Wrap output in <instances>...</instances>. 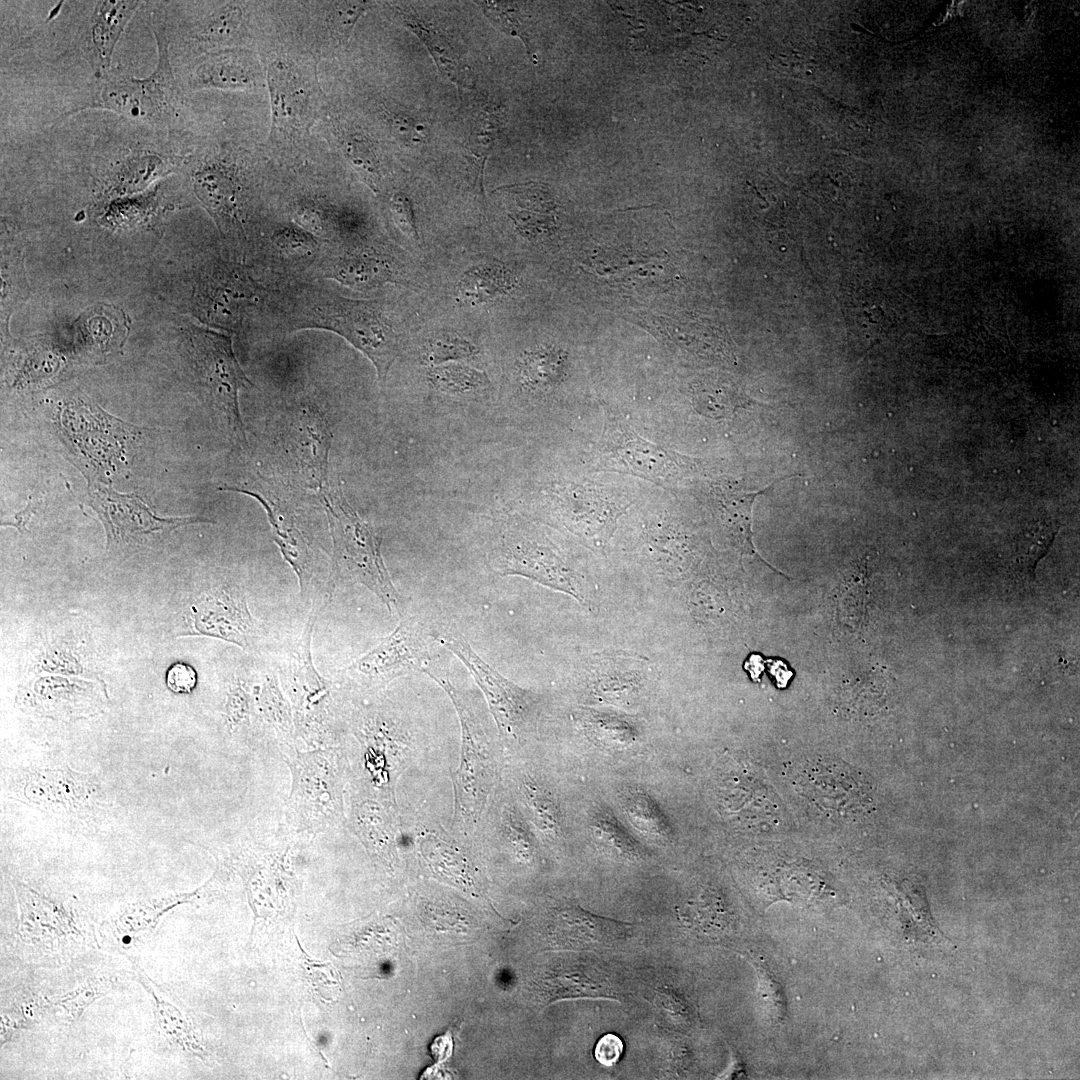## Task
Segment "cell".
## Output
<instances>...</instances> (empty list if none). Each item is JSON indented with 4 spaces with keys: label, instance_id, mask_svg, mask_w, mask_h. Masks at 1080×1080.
<instances>
[{
    "label": "cell",
    "instance_id": "6da1fadb",
    "mask_svg": "<svg viewBox=\"0 0 1080 1080\" xmlns=\"http://www.w3.org/2000/svg\"><path fill=\"white\" fill-rule=\"evenodd\" d=\"M450 697L461 726V757L453 773V828L457 836H473L501 782L504 748L493 717L477 692L462 689L442 668L425 671Z\"/></svg>",
    "mask_w": 1080,
    "mask_h": 1080
},
{
    "label": "cell",
    "instance_id": "7a4b0ae2",
    "mask_svg": "<svg viewBox=\"0 0 1080 1080\" xmlns=\"http://www.w3.org/2000/svg\"><path fill=\"white\" fill-rule=\"evenodd\" d=\"M288 323L292 330L315 328L339 334L373 363L381 383L401 349L399 334L375 302L323 289L296 293L288 310Z\"/></svg>",
    "mask_w": 1080,
    "mask_h": 1080
},
{
    "label": "cell",
    "instance_id": "3957f363",
    "mask_svg": "<svg viewBox=\"0 0 1080 1080\" xmlns=\"http://www.w3.org/2000/svg\"><path fill=\"white\" fill-rule=\"evenodd\" d=\"M281 754L292 774L285 810L292 833L314 837L344 826V791L352 777L344 749L333 746L302 752L294 747Z\"/></svg>",
    "mask_w": 1080,
    "mask_h": 1080
},
{
    "label": "cell",
    "instance_id": "277c9868",
    "mask_svg": "<svg viewBox=\"0 0 1080 1080\" xmlns=\"http://www.w3.org/2000/svg\"><path fill=\"white\" fill-rule=\"evenodd\" d=\"M333 540L331 589L336 580L364 585L389 609L400 613V596L381 555V538L348 504L339 485L321 491Z\"/></svg>",
    "mask_w": 1080,
    "mask_h": 1080
},
{
    "label": "cell",
    "instance_id": "5b68a950",
    "mask_svg": "<svg viewBox=\"0 0 1080 1080\" xmlns=\"http://www.w3.org/2000/svg\"><path fill=\"white\" fill-rule=\"evenodd\" d=\"M151 27L156 40L158 61L146 78L137 79L116 71L98 78L89 98L78 107L106 109L155 125H171L179 116L183 96L172 73L166 27L156 13Z\"/></svg>",
    "mask_w": 1080,
    "mask_h": 1080
},
{
    "label": "cell",
    "instance_id": "8992f818",
    "mask_svg": "<svg viewBox=\"0 0 1080 1080\" xmlns=\"http://www.w3.org/2000/svg\"><path fill=\"white\" fill-rule=\"evenodd\" d=\"M317 615L318 610L313 605L302 634L288 653L283 672V691L292 707L296 738L312 749L341 743L334 685L319 674L311 653Z\"/></svg>",
    "mask_w": 1080,
    "mask_h": 1080
},
{
    "label": "cell",
    "instance_id": "52a82bcc",
    "mask_svg": "<svg viewBox=\"0 0 1080 1080\" xmlns=\"http://www.w3.org/2000/svg\"><path fill=\"white\" fill-rule=\"evenodd\" d=\"M346 724L361 752L351 782L395 800V783L410 749L404 723L389 705L372 701L352 708Z\"/></svg>",
    "mask_w": 1080,
    "mask_h": 1080
},
{
    "label": "cell",
    "instance_id": "ba28073f",
    "mask_svg": "<svg viewBox=\"0 0 1080 1080\" xmlns=\"http://www.w3.org/2000/svg\"><path fill=\"white\" fill-rule=\"evenodd\" d=\"M487 559L489 567L501 576H523L578 601L583 599L576 574L561 550L521 520L508 517L498 524L490 539Z\"/></svg>",
    "mask_w": 1080,
    "mask_h": 1080
},
{
    "label": "cell",
    "instance_id": "9c48e42d",
    "mask_svg": "<svg viewBox=\"0 0 1080 1080\" xmlns=\"http://www.w3.org/2000/svg\"><path fill=\"white\" fill-rule=\"evenodd\" d=\"M437 644L436 632L422 622L401 619L389 635L342 670L339 682L355 693L374 694L397 678L425 673L435 665Z\"/></svg>",
    "mask_w": 1080,
    "mask_h": 1080
},
{
    "label": "cell",
    "instance_id": "30bf717a",
    "mask_svg": "<svg viewBox=\"0 0 1080 1080\" xmlns=\"http://www.w3.org/2000/svg\"><path fill=\"white\" fill-rule=\"evenodd\" d=\"M439 644L469 670L482 691L504 749L514 748L531 731L539 715L540 697L501 675L452 630L436 632Z\"/></svg>",
    "mask_w": 1080,
    "mask_h": 1080
},
{
    "label": "cell",
    "instance_id": "8fae6325",
    "mask_svg": "<svg viewBox=\"0 0 1080 1080\" xmlns=\"http://www.w3.org/2000/svg\"><path fill=\"white\" fill-rule=\"evenodd\" d=\"M544 502L553 519L583 539L605 543L618 517L626 509L625 498L607 487L590 482H568L545 490Z\"/></svg>",
    "mask_w": 1080,
    "mask_h": 1080
},
{
    "label": "cell",
    "instance_id": "7c38bea8",
    "mask_svg": "<svg viewBox=\"0 0 1080 1080\" xmlns=\"http://www.w3.org/2000/svg\"><path fill=\"white\" fill-rule=\"evenodd\" d=\"M88 503L104 524L107 545L115 548L140 545L180 526L211 522L199 517H159L138 495L119 493L102 483L89 486Z\"/></svg>",
    "mask_w": 1080,
    "mask_h": 1080
},
{
    "label": "cell",
    "instance_id": "4fadbf2b",
    "mask_svg": "<svg viewBox=\"0 0 1080 1080\" xmlns=\"http://www.w3.org/2000/svg\"><path fill=\"white\" fill-rule=\"evenodd\" d=\"M188 616L191 626L188 635L218 638L245 651L257 649L259 628L249 609L245 585L241 583L226 581L202 590L193 599Z\"/></svg>",
    "mask_w": 1080,
    "mask_h": 1080
},
{
    "label": "cell",
    "instance_id": "5bb4252c",
    "mask_svg": "<svg viewBox=\"0 0 1080 1080\" xmlns=\"http://www.w3.org/2000/svg\"><path fill=\"white\" fill-rule=\"evenodd\" d=\"M600 469L622 472L660 485L671 483L680 473L673 453L645 440L616 413H606L604 429L597 447Z\"/></svg>",
    "mask_w": 1080,
    "mask_h": 1080
},
{
    "label": "cell",
    "instance_id": "9a60e30c",
    "mask_svg": "<svg viewBox=\"0 0 1080 1080\" xmlns=\"http://www.w3.org/2000/svg\"><path fill=\"white\" fill-rule=\"evenodd\" d=\"M192 345L196 364L205 385L216 404L227 416L230 427L239 442H246L241 420L238 396L242 388L251 386L242 371L227 335L197 328L192 333Z\"/></svg>",
    "mask_w": 1080,
    "mask_h": 1080
},
{
    "label": "cell",
    "instance_id": "2e32d148",
    "mask_svg": "<svg viewBox=\"0 0 1080 1080\" xmlns=\"http://www.w3.org/2000/svg\"><path fill=\"white\" fill-rule=\"evenodd\" d=\"M88 417L85 400L68 403L62 412L61 422L66 436L77 446L83 457L99 468H115L114 460L123 462L127 444L135 442L141 432L139 428L126 424L103 412L97 405L88 402Z\"/></svg>",
    "mask_w": 1080,
    "mask_h": 1080
},
{
    "label": "cell",
    "instance_id": "e0dca14e",
    "mask_svg": "<svg viewBox=\"0 0 1080 1080\" xmlns=\"http://www.w3.org/2000/svg\"><path fill=\"white\" fill-rule=\"evenodd\" d=\"M267 84L272 110V134L295 139L308 130L314 119L315 89L310 79L293 61L276 58L267 67Z\"/></svg>",
    "mask_w": 1080,
    "mask_h": 1080
},
{
    "label": "cell",
    "instance_id": "ac0fdd59",
    "mask_svg": "<svg viewBox=\"0 0 1080 1080\" xmlns=\"http://www.w3.org/2000/svg\"><path fill=\"white\" fill-rule=\"evenodd\" d=\"M22 796L35 807L72 813L95 805L102 794L99 781L93 775L59 767L28 769Z\"/></svg>",
    "mask_w": 1080,
    "mask_h": 1080
},
{
    "label": "cell",
    "instance_id": "d6986e66",
    "mask_svg": "<svg viewBox=\"0 0 1080 1080\" xmlns=\"http://www.w3.org/2000/svg\"><path fill=\"white\" fill-rule=\"evenodd\" d=\"M109 157L99 173L100 192L106 197L142 190L178 166L176 156L146 145L121 148Z\"/></svg>",
    "mask_w": 1080,
    "mask_h": 1080
},
{
    "label": "cell",
    "instance_id": "ffe728a7",
    "mask_svg": "<svg viewBox=\"0 0 1080 1080\" xmlns=\"http://www.w3.org/2000/svg\"><path fill=\"white\" fill-rule=\"evenodd\" d=\"M17 701L22 709L43 717L69 720L99 712L106 695L102 687L89 683L41 679L21 690Z\"/></svg>",
    "mask_w": 1080,
    "mask_h": 1080
},
{
    "label": "cell",
    "instance_id": "44dd1931",
    "mask_svg": "<svg viewBox=\"0 0 1080 1080\" xmlns=\"http://www.w3.org/2000/svg\"><path fill=\"white\" fill-rule=\"evenodd\" d=\"M349 824L366 849L384 861L394 859L399 832L396 800L351 784Z\"/></svg>",
    "mask_w": 1080,
    "mask_h": 1080
},
{
    "label": "cell",
    "instance_id": "7402d4cb",
    "mask_svg": "<svg viewBox=\"0 0 1080 1080\" xmlns=\"http://www.w3.org/2000/svg\"><path fill=\"white\" fill-rule=\"evenodd\" d=\"M798 775V790L812 805L836 817L854 811L859 800L851 771L832 760H813Z\"/></svg>",
    "mask_w": 1080,
    "mask_h": 1080
},
{
    "label": "cell",
    "instance_id": "603a6c76",
    "mask_svg": "<svg viewBox=\"0 0 1080 1080\" xmlns=\"http://www.w3.org/2000/svg\"><path fill=\"white\" fill-rule=\"evenodd\" d=\"M92 4V13L84 33L83 50L84 57L99 78L109 71L114 48L141 2L105 0Z\"/></svg>",
    "mask_w": 1080,
    "mask_h": 1080
},
{
    "label": "cell",
    "instance_id": "cb8c5ba5",
    "mask_svg": "<svg viewBox=\"0 0 1080 1080\" xmlns=\"http://www.w3.org/2000/svg\"><path fill=\"white\" fill-rule=\"evenodd\" d=\"M264 77L251 52L225 48L205 54L193 69L189 84L193 90L253 89L263 85Z\"/></svg>",
    "mask_w": 1080,
    "mask_h": 1080
},
{
    "label": "cell",
    "instance_id": "d4e9b609",
    "mask_svg": "<svg viewBox=\"0 0 1080 1080\" xmlns=\"http://www.w3.org/2000/svg\"><path fill=\"white\" fill-rule=\"evenodd\" d=\"M194 191L222 230L239 223V189L231 168L219 159L202 163L193 174Z\"/></svg>",
    "mask_w": 1080,
    "mask_h": 1080
},
{
    "label": "cell",
    "instance_id": "484cf974",
    "mask_svg": "<svg viewBox=\"0 0 1080 1080\" xmlns=\"http://www.w3.org/2000/svg\"><path fill=\"white\" fill-rule=\"evenodd\" d=\"M449 836L440 829L422 828L418 831L417 840L422 857L440 877L465 890L476 889L468 858Z\"/></svg>",
    "mask_w": 1080,
    "mask_h": 1080
},
{
    "label": "cell",
    "instance_id": "4316f807",
    "mask_svg": "<svg viewBox=\"0 0 1080 1080\" xmlns=\"http://www.w3.org/2000/svg\"><path fill=\"white\" fill-rule=\"evenodd\" d=\"M629 927L628 923L600 917L574 906L559 912L557 935L567 945L603 947L624 939Z\"/></svg>",
    "mask_w": 1080,
    "mask_h": 1080
},
{
    "label": "cell",
    "instance_id": "83f0119b",
    "mask_svg": "<svg viewBox=\"0 0 1080 1080\" xmlns=\"http://www.w3.org/2000/svg\"><path fill=\"white\" fill-rule=\"evenodd\" d=\"M328 276L357 290H370L387 282H399V272L393 259L371 251L351 252L339 257L329 268Z\"/></svg>",
    "mask_w": 1080,
    "mask_h": 1080
},
{
    "label": "cell",
    "instance_id": "f1b7e54d",
    "mask_svg": "<svg viewBox=\"0 0 1080 1080\" xmlns=\"http://www.w3.org/2000/svg\"><path fill=\"white\" fill-rule=\"evenodd\" d=\"M76 327L84 349L96 355L120 349L129 330L124 312L106 304L85 311L76 321Z\"/></svg>",
    "mask_w": 1080,
    "mask_h": 1080
},
{
    "label": "cell",
    "instance_id": "f546056e",
    "mask_svg": "<svg viewBox=\"0 0 1080 1080\" xmlns=\"http://www.w3.org/2000/svg\"><path fill=\"white\" fill-rule=\"evenodd\" d=\"M257 684L253 674L244 670L232 676L225 691L223 725L229 736L243 738L244 743L263 730L256 711Z\"/></svg>",
    "mask_w": 1080,
    "mask_h": 1080
},
{
    "label": "cell",
    "instance_id": "4dcf8cb0",
    "mask_svg": "<svg viewBox=\"0 0 1080 1080\" xmlns=\"http://www.w3.org/2000/svg\"><path fill=\"white\" fill-rule=\"evenodd\" d=\"M518 281L500 262H483L466 270L455 287V299L463 305L477 306L511 293Z\"/></svg>",
    "mask_w": 1080,
    "mask_h": 1080
},
{
    "label": "cell",
    "instance_id": "1f68e13d",
    "mask_svg": "<svg viewBox=\"0 0 1080 1080\" xmlns=\"http://www.w3.org/2000/svg\"><path fill=\"white\" fill-rule=\"evenodd\" d=\"M256 711L263 730L274 733L286 751L296 747L292 707L280 688L278 675L272 671L265 672L257 684Z\"/></svg>",
    "mask_w": 1080,
    "mask_h": 1080
},
{
    "label": "cell",
    "instance_id": "d6a6232c",
    "mask_svg": "<svg viewBox=\"0 0 1080 1080\" xmlns=\"http://www.w3.org/2000/svg\"><path fill=\"white\" fill-rule=\"evenodd\" d=\"M639 658L627 655H600L589 666L594 673V694L604 700H617L633 694L641 686Z\"/></svg>",
    "mask_w": 1080,
    "mask_h": 1080
},
{
    "label": "cell",
    "instance_id": "836d02e7",
    "mask_svg": "<svg viewBox=\"0 0 1080 1080\" xmlns=\"http://www.w3.org/2000/svg\"><path fill=\"white\" fill-rule=\"evenodd\" d=\"M778 480L770 486L759 491L748 492L731 483L718 484L713 488V495L721 511V518L728 527L736 542L745 550H753L751 544V516L752 505L755 498L770 489Z\"/></svg>",
    "mask_w": 1080,
    "mask_h": 1080
},
{
    "label": "cell",
    "instance_id": "e575fe53",
    "mask_svg": "<svg viewBox=\"0 0 1080 1080\" xmlns=\"http://www.w3.org/2000/svg\"><path fill=\"white\" fill-rule=\"evenodd\" d=\"M500 189L509 192L518 207L508 214L514 227L535 230L556 223L555 203L545 185L530 182Z\"/></svg>",
    "mask_w": 1080,
    "mask_h": 1080
},
{
    "label": "cell",
    "instance_id": "d590c367",
    "mask_svg": "<svg viewBox=\"0 0 1080 1080\" xmlns=\"http://www.w3.org/2000/svg\"><path fill=\"white\" fill-rule=\"evenodd\" d=\"M400 21L415 33L426 45L439 71L459 87H468L470 76L448 41L433 29L424 25L416 14L404 7H392Z\"/></svg>",
    "mask_w": 1080,
    "mask_h": 1080
},
{
    "label": "cell",
    "instance_id": "8d00e7d4",
    "mask_svg": "<svg viewBox=\"0 0 1080 1080\" xmlns=\"http://www.w3.org/2000/svg\"><path fill=\"white\" fill-rule=\"evenodd\" d=\"M1058 527L1049 520L1038 519L1029 522L1015 538L1012 554L1014 571L1025 580L1035 578V568L1047 553Z\"/></svg>",
    "mask_w": 1080,
    "mask_h": 1080
},
{
    "label": "cell",
    "instance_id": "74e56055",
    "mask_svg": "<svg viewBox=\"0 0 1080 1080\" xmlns=\"http://www.w3.org/2000/svg\"><path fill=\"white\" fill-rule=\"evenodd\" d=\"M518 791L531 822L541 834L550 839L561 836L562 813L552 792L531 776L519 781Z\"/></svg>",
    "mask_w": 1080,
    "mask_h": 1080
},
{
    "label": "cell",
    "instance_id": "f35d334b",
    "mask_svg": "<svg viewBox=\"0 0 1080 1080\" xmlns=\"http://www.w3.org/2000/svg\"><path fill=\"white\" fill-rule=\"evenodd\" d=\"M567 354L552 346L526 352L519 363V374L530 388H548L558 384L565 375Z\"/></svg>",
    "mask_w": 1080,
    "mask_h": 1080
},
{
    "label": "cell",
    "instance_id": "ab89813d",
    "mask_svg": "<svg viewBox=\"0 0 1080 1080\" xmlns=\"http://www.w3.org/2000/svg\"><path fill=\"white\" fill-rule=\"evenodd\" d=\"M621 806L630 823L644 835L662 841L673 836L666 815L647 793L630 791L623 795Z\"/></svg>",
    "mask_w": 1080,
    "mask_h": 1080
},
{
    "label": "cell",
    "instance_id": "60d3db41",
    "mask_svg": "<svg viewBox=\"0 0 1080 1080\" xmlns=\"http://www.w3.org/2000/svg\"><path fill=\"white\" fill-rule=\"evenodd\" d=\"M244 13L237 3H226L209 14L195 29L193 39L203 47H221L234 40Z\"/></svg>",
    "mask_w": 1080,
    "mask_h": 1080
},
{
    "label": "cell",
    "instance_id": "b9f144b4",
    "mask_svg": "<svg viewBox=\"0 0 1080 1080\" xmlns=\"http://www.w3.org/2000/svg\"><path fill=\"white\" fill-rule=\"evenodd\" d=\"M591 827L597 840L618 855L627 858L642 855V846L609 810L601 809L597 811L592 818Z\"/></svg>",
    "mask_w": 1080,
    "mask_h": 1080
},
{
    "label": "cell",
    "instance_id": "7bdbcfd3",
    "mask_svg": "<svg viewBox=\"0 0 1080 1080\" xmlns=\"http://www.w3.org/2000/svg\"><path fill=\"white\" fill-rule=\"evenodd\" d=\"M428 379L438 390L447 393H464L486 387L489 383L484 372L461 364L438 365L428 371Z\"/></svg>",
    "mask_w": 1080,
    "mask_h": 1080
},
{
    "label": "cell",
    "instance_id": "ee69618b",
    "mask_svg": "<svg viewBox=\"0 0 1080 1080\" xmlns=\"http://www.w3.org/2000/svg\"><path fill=\"white\" fill-rule=\"evenodd\" d=\"M342 150L366 184L377 192L382 176L373 144L362 135L350 134L343 138Z\"/></svg>",
    "mask_w": 1080,
    "mask_h": 1080
},
{
    "label": "cell",
    "instance_id": "f6af8a7d",
    "mask_svg": "<svg viewBox=\"0 0 1080 1080\" xmlns=\"http://www.w3.org/2000/svg\"><path fill=\"white\" fill-rule=\"evenodd\" d=\"M477 353V348L464 337L442 332L434 335L423 349V360L433 366L445 362L468 358Z\"/></svg>",
    "mask_w": 1080,
    "mask_h": 1080
},
{
    "label": "cell",
    "instance_id": "bcb514c9",
    "mask_svg": "<svg viewBox=\"0 0 1080 1080\" xmlns=\"http://www.w3.org/2000/svg\"><path fill=\"white\" fill-rule=\"evenodd\" d=\"M373 4V2L367 1L330 2L326 22L331 36L339 44L346 45L357 20Z\"/></svg>",
    "mask_w": 1080,
    "mask_h": 1080
},
{
    "label": "cell",
    "instance_id": "7dc6e473",
    "mask_svg": "<svg viewBox=\"0 0 1080 1080\" xmlns=\"http://www.w3.org/2000/svg\"><path fill=\"white\" fill-rule=\"evenodd\" d=\"M758 975V994L764 1014L774 1023L785 1017V999L782 988L775 977L763 966H756Z\"/></svg>",
    "mask_w": 1080,
    "mask_h": 1080
},
{
    "label": "cell",
    "instance_id": "c3c4849f",
    "mask_svg": "<svg viewBox=\"0 0 1080 1080\" xmlns=\"http://www.w3.org/2000/svg\"><path fill=\"white\" fill-rule=\"evenodd\" d=\"M482 7L485 15L504 32L511 36H518L525 43L529 54L531 56V50L529 46V40L522 22L520 21L519 14L515 11L512 3L508 2H494L483 1L478 2Z\"/></svg>",
    "mask_w": 1080,
    "mask_h": 1080
},
{
    "label": "cell",
    "instance_id": "681fc988",
    "mask_svg": "<svg viewBox=\"0 0 1080 1080\" xmlns=\"http://www.w3.org/2000/svg\"><path fill=\"white\" fill-rule=\"evenodd\" d=\"M496 129V115L489 111L482 112L476 120L470 137L474 154L482 156L483 159L486 158L495 143Z\"/></svg>",
    "mask_w": 1080,
    "mask_h": 1080
},
{
    "label": "cell",
    "instance_id": "f907efd6",
    "mask_svg": "<svg viewBox=\"0 0 1080 1080\" xmlns=\"http://www.w3.org/2000/svg\"><path fill=\"white\" fill-rule=\"evenodd\" d=\"M390 211L399 229L413 240H418L415 214L409 197L403 193H396L390 200Z\"/></svg>",
    "mask_w": 1080,
    "mask_h": 1080
},
{
    "label": "cell",
    "instance_id": "816d5d0a",
    "mask_svg": "<svg viewBox=\"0 0 1080 1080\" xmlns=\"http://www.w3.org/2000/svg\"><path fill=\"white\" fill-rule=\"evenodd\" d=\"M165 682L173 693L188 694L196 687L197 673L189 664L178 662L167 670Z\"/></svg>",
    "mask_w": 1080,
    "mask_h": 1080
},
{
    "label": "cell",
    "instance_id": "f5cc1de1",
    "mask_svg": "<svg viewBox=\"0 0 1080 1080\" xmlns=\"http://www.w3.org/2000/svg\"><path fill=\"white\" fill-rule=\"evenodd\" d=\"M736 397L723 389L705 390L697 395V406L705 407L706 413L722 416L737 406Z\"/></svg>",
    "mask_w": 1080,
    "mask_h": 1080
},
{
    "label": "cell",
    "instance_id": "db71d44e",
    "mask_svg": "<svg viewBox=\"0 0 1080 1080\" xmlns=\"http://www.w3.org/2000/svg\"><path fill=\"white\" fill-rule=\"evenodd\" d=\"M389 124L395 137L405 144L416 145L426 137L424 127L406 115L393 114L389 118Z\"/></svg>",
    "mask_w": 1080,
    "mask_h": 1080
},
{
    "label": "cell",
    "instance_id": "11a10c76",
    "mask_svg": "<svg viewBox=\"0 0 1080 1080\" xmlns=\"http://www.w3.org/2000/svg\"><path fill=\"white\" fill-rule=\"evenodd\" d=\"M623 1050L624 1044L621 1038L615 1034L608 1033L598 1040L594 1049V1055L600 1064L611 1067L619 1061Z\"/></svg>",
    "mask_w": 1080,
    "mask_h": 1080
},
{
    "label": "cell",
    "instance_id": "9f6ffc18",
    "mask_svg": "<svg viewBox=\"0 0 1080 1080\" xmlns=\"http://www.w3.org/2000/svg\"><path fill=\"white\" fill-rule=\"evenodd\" d=\"M594 720L596 728L601 730L603 734L613 737L614 740L631 742L635 736V731L631 725L615 717L600 715L596 716Z\"/></svg>",
    "mask_w": 1080,
    "mask_h": 1080
},
{
    "label": "cell",
    "instance_id": "6f0895ef",
    "mask_svg": "<svg viewBox=\"0 0 1080 1080\" xmlns=\"http://www.w3.org/2000/svg\"><path fill=\"white\" fill-rule=\"evenodd\" d=\"M38 507L39 502L37 500H33V498L30 497L25 508L15 514L10 520L3 521L2 526H13L17 528L19 532H23L24 530H26L27 523L36 513Z\"/></svg>",
    "mask_w": 1080,
    "mask_h": 1080
},
{
    "label": "cell",
    "instance_id": "680465c9",
    "mask_svg": "<svg viewBox=\"0 0 1080 1080\" xmlns=\"http://www.w3.org/2000/svg\"><path fill=\"white\" fill-rule=\"evenodd\" d=\"M660 996V1002L662 1003V1006L665 1007L668 1011H672L671 1014L674 1013L677 1016L680 1015V1017L682 1018L687 1017L689 1009L681 999L677 998V996L672 993L665 992L664 990L661 992Z\"/></svg>",
    "mask_w": 1080,
    "mask_h": 1080
}]
</instances>
